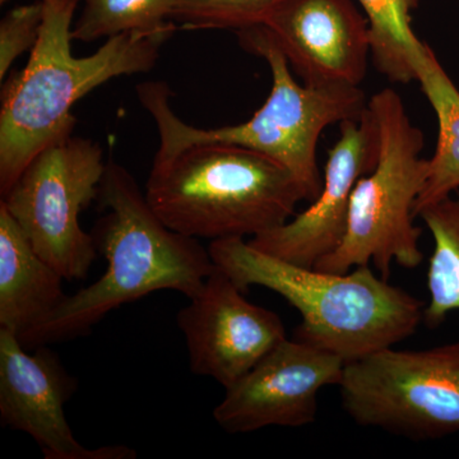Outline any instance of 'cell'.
<instances>
[{
  "label": "cell",
  "mask_w": 459,
  "mask_h": 459,
  "mask_svg": "<svg viewBox=\"0 0 459 459\" xmlns=\"http://www.w3.org/2000/svg\"><path fill=\"white\" fill-rule=\"evenodd\" d=\"M98 201L108 212L91 235L107 271L27 332L20 340L26 349L83 336L108 313L153 292L193 298L216 268L198 238L162 222L131 172L114 160L107 162Z\"/></svg>",
  "instance_id": "obj_1"
},
{
  "label": "cell",
  "mask_w": 459,
  "mask_h": 459,
  "mask_svg": "<svg viewBox=\"0 0 459 459\" xmlns=\"http://www.w3.org/2000/svg\"><path fill=\"white\" fill-rule=\"evenodd\" d=\"M44 7L29 63L9 75L0 96L2 197L41 151L74 134L72 108L81 99L113 78L151 71L178 30L170 21L155 31L122 33L92 56L77 57L71 48L75 9Z\"/></svg>",
  "instance_id": "obj_2"
},
{
  "label": "cell",
  "mask_w": 459,
  "mask_h": 459,
  "mask_svg": "<svg viewBox=\"0 0 459 459\" xmlns=\"http://www.w3.org/2000/svg\"><path fill=\"white\" fill-rule=\"evenodd\" d=\"M208 252L244 292L265 287L294 307L301 316L296 340L346 364L394 347L424 322V303L369 265L346 273L300 267L261 252L244 238L211 241Z\"/></svg>",
  "instance_id": "obj_3"
},
{
  "label": "cell",
  "mask_w": 459,
  "mask_h": 459,
  "mask_svg": "<svg viewBox=\"0 0 459 459\" xmlns=\"http://www.w3.org/2000/svg\"><path fill=\"white\" fill-rule=\"evenodd\" d=\"M238 44L270 66L272 89L261 108L246 123L219 128L190 126L172 110L170 86L148 81L137 87L142 107L152 117L159 133L155 159H168L198 143H226L249 148L270 157L291 172L312 202L323 188L316 148L320 135L333 124L359 119L369 104L360 86L296 82L282 51L264 26L237 31Z\"/></svg>",
  "instance_id": "obj_4"
},
{
  "label": "cell",
  "mask_w": 459,
  "mask_h": 459,
  "mask_svg": "<svg viewBox=\"0 0 459 459\" xmlns=\"http://www.w3.org/2000/svg\"><path fill=\"white\" fill-rule=\"evenodd\" d=\"M144 195L168 228L211 241L255 238L289 221L304 201L285 166L226 143L192 144L155 159Z\"/></svg>",
  "instance_id": "obj_5"
},
{
  "label": "cell",
  "mask_w": 459,
  "mask_h": 459,
  "mask_svg": "<svg viewBox=\"0 0 459 459\" xmlns=\"http://www.w3.org/2000/svg\"><path fill=\"white\" fill-rule=\"evenodd\" d=\"M368 107L379 134L376 166L353 188L340 246L314 268L346 273L371 263L388 280L392 263L413 270L424 261L415 205L427 181L428 159L421 157L424 134L394 90L379 91Z\"/></svg>",
  "instance_id": "obj_6"
},
{
  "label": "cell",
  "mask_w": 459,
  "mask_h": 459,
  "mask_svg": "<svg viewBox=\"0 0 459 459\" xmlns=\"http://www.w3.org/2000/svg\"><path fill=\"white\" fill-rule=\"evenodd\" d=\"M341 403L360 427L413 440L459 433V340L428 350H380L346 364Z\"/></svg>",
  "instance_id": "obj_7"
},
{
  "label": "cell",
  "mask_w": 459,
  "mask_h": 459,
  "mask_svg": "<svg viewBox=\"0 0 459 459\" xmlns=\"http://www.w3.org/2000/svg\"><path fill=\"white\" fill-rule=\"evenodd\" d=\"M105 169L100 144L72 134L41 151L0 201L66 281L83 280L98 255L80 216L98 199Z\"/></svg>",
  "instance_id": "obj_8"
},
{
  "label": "cell",
  "mask_w": 459,
  "mask_h": 459,
  "mask_svg": "<svg viewBox=\"0 0 459 459\" xmlns=\"http://www.w3.org/2000/svg\"><path fill=\"white\" fill-rule=\"evenodd\" d=\"M344 367L340 356L286 337L225 389L213 418L229 434L307 427L318 415L320 389L340 385Z\"/></svg>",
  "instance_id": "obj_9"
},
{
  "label": "cell",
  "mask_w": 459,
  "mask_h": 459,
  "mask_svg": "<svg viewBox=\"0 0 459 459\" xmlns=\"http://www.w3.org/2000/svg\"><path fill=\"white\" fill-rule=\"evenodd\" d=\"M244 295L216 267L177 316L186 337L190 370L212 377L225 389L287 337L276 313L250 303Z\"/></svg>",
  "instance_id": "obj_10"
},
{
  "label": "cell",
  "mask_w": 459,
  "mask_h": 459,
  "mask_svg": "<svg viewBox=\"0 0 459 459\" xmlns=\"http://www.w3.org/2000/svg\"><path fill=\"white\" fill-rule=\"evenodd\" d=\"M77 382L45 346L29 352L20 338L0 328V422L29 434L47 459H132L128 446L87 449L75 439L65 406Z\"/></svg>",
  "instance_id": "obj_11"
},
{
  "label": "cell",
  "mask_w": 459,
  "mask_h": 459,
  "mask_svg": "<svg viewBox=\"0 0 459 459\" xmlns=\"http://www.w3.org/2000/svg\"><path fill=\"white\" fill-rule=\"evenodd\" d=\"M379 134L369 107L359 119L340 124V138L329 150L323 188L303 212L250 238L261 252L300 265H314L337 249L346 232L356 183L373 170Z\"/></svg>",
  "instance_id": "obj_12"
},
{
  "label": "cell",
  "mask_w": 459,
  "mask_h": 459,
  "mask_svg": "<svg viewBox=\"0 0 459 459\" xmlns=\"http://www.w3.org/2000/svg\"><path fill=\"white\" fill-rule=\"evenodd\" d=\"M262 26L304 83L364 81L369 23L351 0H287Z\"/></svg>",
  "instance_id": "obj_13"
},
{
  "label": "cell",
  "mask_w": 459,
  "mask_h": 459,
  "mask_svg": "<svg viewBox=\"0 0 459 459\" xmlns=\"http://www.w3.org/2000/svg\"><path fill=\"white\" fill-rule=\"evenodd\" d=\"M65 280L0 204V328L21 340L65 300Z\"/></svg>",
  "instance_id": "obj_14"
},
{
  "label": "cell",
  "mask_w": 459,
  "mask_h": 459,
  "mask_svg": "<svg viewBox=\"0 0 459 459\" xmlns=\"http://www.w3.org/2000/svg\"><path fill=\"white\" fill-rule=\"evenodd\" d=\"M416 81L430 102L437 120V142L428 159V177L415 205V214L427 205L459 190V90L429 45L416 59Z\"/></svg>",
  "instance_id": "obj_15"
},
{
  "label": "cell",
  "mask_w": 459,
  "mask_h": 459,
  "mask_svg": "<svg viewBox=\"0 0 459 459\" xmlns=\"http://www.w3.org/2000/svg\"><path fill=\"white\" fill-rule=\"evenodd\" d=\"M418 217L434 241L429 259L424 323L429 328H437L449 314L459 310V190L422 208Z\"/></svg>",
  "instance_id": "obj_16"
},
{
  "label": "cell",
  "mask_w": 459,
  "mask_h": 459,
  "mask_svg": "<svg viewBox=\"0 0 459 459\" xmlns=\"http://www.w3.org/2000/svg\"><path fill=\"white\" fill-rule=\"evenodd\" d=\"M369 23L371 59L391 82L416 81L415 63L425 42L411 27L418 0H358Z\"/></svg>",
  "instance_id": "obj_17"
},
{
  "label": "cell",
  "mask_w": 459,
  "mask_h": 459,
  "mask_svg": "<svg viewBox=\"0 0 459 459\" xmlns=\"http://www.w3.org/2000/svg\"><path fill=\"white\" fill-rule=\"evenodd\" d=\"M74 41L92 42L122 33L155 31L171 21L178 0H82Z\"/></svg>",
  "instance_id": "obj_18"
},
{
  "label": "cell",
  "mask_w": 459,
  "mask_h": 459,
  "mask_svg": "<svg viewBox=\"0 0 459 459\" xmlns=\"http://www.w3.org/2000/svg\"><path fill=\"white\" fill-rule=\"evenodd\" d=\"M287 0H178L171 21L183 30H240L264 25Z\"/></svg>",
  "instance_id": "obj_19"
},
{
  "label": "cell",
  "mask_w": 459,
  "mask_h": 459,
  "mask_svg": "<svg viewBox=\"0 0 459 459\" xmlns=\"http://www.w3.org/2000/svg\"><path fill=\"white\" fill-rule=\"evenodd\" d=\"M45 7L42 0L20 5L9 11L0 21V81L18 57L31 51L40 38Z\"/></svg>",
  "instance_id": "obj_20"
},
{
  "label": "cell",
  "mask_w": 459,
  "mask_h": 459,
  "mask_svg": "<svg viewBox=\"0 0 459 459\" xmlns=\"http://www.w3.org/2000/svg\"><path fill=\"white\" fill-rule=\"evenodd\" d=\"M82 0H42L45 5L57 9H77Z\"/></svg>",
  "instance_id": "obj_21"
},
{
  "label": "cell",
  "mask_w": 459,
  "mask_h": 459,
  "mask_svg": "<svg viewBox=\"0 0 459 459\" xmlns=\"http://www.w3.org/2000/svg\"><path fill=\"white\" fill-rule=\"evenodd\" d=\"M9 0H0V4H5Z\"/></svg>",
  "instance_id": "obj_22"
}]
</instances>
